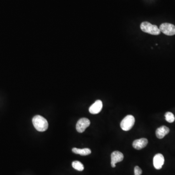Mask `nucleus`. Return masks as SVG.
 <instances>
[{
    "label": "nucleus",
    "instance_id": "1",
    "mask_svg": "<svg viewBox=\"0 0 175 175\" xmlns=\"http://www.w3.org/2000/svg\"><path fill=\"white\" fill-rule=\"evenodd\" d=\"M32 123L35 128L39 132H43L47 130L48 122L46 119L41 115H36L32 119Z\"/></svg>",
    "mask_w": 175,
    "mask_h": 175
},
{
    "label": "nucleus",
    "instance_id": "2",
    "mask_svg": "<svg viewBox=\"0 0 175 175\" xmlns=\"http://www.w3.org/2000/svg\"><path fill=\"white\" fill-rule=\"evenodd\" d=\"M140 27L143 32L153 35H158L160 33V30L157 25H152L151 23L147 22H143L141 23Z\"/></svg>",
    "mask_w": 175,
    "mask_h": 175
},
{
    "label": "nucleus",
    "instance_id": "3",
    "mask_svg": "<svg viewBox=\"0 0 175 175\" xmlns=\"http://www.w3.org/2000/svg\"><path fill=\"white\" fill-rule=\"evenodd\" d=\"M135 118L131 115H128L123 119L120 126L124 131H129L132 129L135 124Z\"/></svg>",
    "mask_w": 175,
    "mask_h": 175
},
{
    "label": "nucleus",
    "instance_id": "4",
    "mask_svg": "<svg viewBox=\"0 0 175 175\" xmlns=\"http://www.w3.org/2000/svg\"><path fill=\"white\" fill-rule=\"evenodd\" d=\"M159 29L160 32L167 36H173L175 35V26L171 23H163L160 25Z\"/></svg>",
    "mask_w": 175,
    "mask_h": 175
},
{
    "label": "nucleus",
    "instance_id": "5",
    "mask_svg": "<svg viewBox=\"0 0 175 175\" xmlns=\"http://www.w3.org/2000/svg\"><path fill=\"white\" fill-rule=\"evenodd\" d=\"M91 124L90 121L86 118H82L78 121L76 125V129L79 133H83Z\"/></svg>",
    "mask_w": 175,
    "mask_h": 175
},
{
    "label": "nucleus",
    "instance_id": "6",
    "mask_svg": "<svg viewBox=\"0 0 175 175\" xmlns=\"http://www.w3.org/2000/svg\"><path fill=\"white\" fill-rule=\"evenodd\" d=\"M124 159V155L118 151H115L113 152L111 155V165L112 167H116V163L121 162Z\"/></svg>",
    "mask_w": 175,
    "mask_h": 175
},
{
    "label": "nucleus",
    "instance_id": "7",
    "mask_svg": "<svg viewBox=\"0 0 175 175\" xmlns=\"http://www.w3.org/2000/svg\"><path fill=\"white\" fill-rule=\"evenodd\" d=\"M164 158L162 154H157L153 158V165L156 169H161L164 164Z\"/></svg>",
    "mask_w": 175,
    "mask_h": 175
},
{
    "label": "nucleus",
    "instance_id": "8",
    "mask_svg": "<svg viewBox=\"0 0 175 175\" xmlns=\"http://www.w3.org/2000/svg\"><path fill=\"white\" fill-rule=\"evenodd\" d=\"M103 103L100 100L96 101L89 108V112L91 114H96L99 113L102 109Z\"/></svg>",
    "mask_w": 175,
    "mask_h": 175
},
{
    "label": "nucleus",
    "instance_id": "9",
    "mask_svg": "<svg viewBox=\"0 0 175 175\" xmlns=\"http://www.w3.org/2000/svg\"><path fill=\"white\" fill-rule=\"evenodd\" d=\"M148 143V140L147 139L141 138L136 140L134 141L132 144L135 149L137 150H142L146 147Z\"/></svg>",
    "mask_w": 175,
    "mask_h": 175
},
{
    "label": "nucleus",
    "instance_id": "10",
    "mask_svg": "<svg viewBox=\"0 0 175 175\" xmlns=\"http://www.w3.org/2000/svg\"><path fill=\"white\" fill-rule=\"evenodd\" d=\"M169 131L170 130L168 127L163 126L157 129L156 131V135L158 138L163 139L166 135L169 133Z\"/></svg>",
    "mask_w": 175,
    "mask_h": 175
},
{
    "label": "nucleus",
    "instance_id": "11",
    "mask_svg": "<svg viewBox=\"0 0 175 175\" xmlns=\"http://www.w3.org/2000/svg\"><path fill=\"white\" fill-rule=\"evenodd\" d=\"M72 151L73 153H75V154L82 156L88 155L91 153V150L88 148H83V149L73 148L72 149Z\"/></svg>",
    "mask_w": 175,
    "mask_h": 175
},
{
    "label": "nucleus",
    "instance_id": "12",
    "mask_svg": "<svg viewBox=\"0 0 175 175\" xmlns=\"http://www.w3.org/2000/svg\"><path fill=\"white\" fill-rule=\"evenodd\" d=\"M72 167L74 169L79 171H82L84 169L83 164H82L81 162L77 161V160L72 162Z\"/></svg>",
    "mask_w": 175,
    "mask_h": 175
},
{
    "label": "nucleus",
    "instance_id": "13",
    "mask_svg": "<svg viewBox=\"0 0 175 175\" xmlns=\"http://www.w3.org/2000/svg\"><path fill=\"white\" fill-rule=\"evenodd\" d=\"M165 120L168 122L171 123L174 122L175 121V118L174 114L170 112H167L165 114Z\"/></svg>",
    "mask_w": 175,
    "mask_h": 175
},
{
    "label": "nucleus",
    "instance_id": "14",
    "mask_svg": "<svg viewBox=\"0 0 175 175\" xmlns=\"http://www.w3.org/2000/svg\"><path fill=\"white\" fill-rule=\"evenodd\" d=\"M142 174V170L140 168V167L136 166L134 168V174L135 175H141Z\"/></svg>",
    "mask_w": 175,
    "mask_h": 175
}]
</instances>
